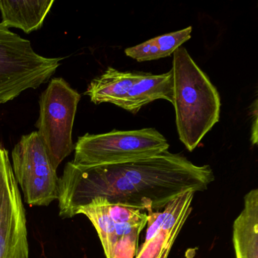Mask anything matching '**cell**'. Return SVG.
Wrapping results in <instances>:
<instances>
[{"mask_svg": "<svg viewBox=\"0 0 258 258\" xmlns=\"http://www.w3.org/2000/svg\"><path fill=\"white\" fill-rule=\"evenodd\" d=\"M215 179L208 164H193L169 151L119 164L80 166L68 163L58 183V208L62 218L102 198L146 213L158 212L187 191H205Z\"/></svg>", "mask_w": 258, "mask_h": 258, "instance_id": "1", "label": "cell"}, {"mask_svg": "<svg viewBox=\"0 0 258 258\" xmlns=\"http://www.w3.org/2000/svg\"><path fill=\"white\" fill-rule=\"evenodd\" d=\"M173 96L179 140L192 152L220 120L221 101L217 88L192 59L179 47L173 52Z\"/></svg>", "mask_w": 258, "mask_h": 258, "instance_id": "2", "label": "cell"}, {"mask_svg": "<svg viewBox=\"0 0 258 258\" xmlns=\"http://www.w3.org/2000/svg\"><path fill=\"white\" fill-rule=\"evenodd\" d=\"M61 60L39 55L29 40L0 24V104L47 82Z\"/></svg>", "mask_w": 258, "mask_h": 258, "instance_id": "3", "label": "cell"}, {"mask_svg": "<svg viewBox=\"0 0 258 258\" xmlns=\"http://www.w3.org/2000/svg\"><path fill=\"white\" fill-rule=\"evenodd\" d=\"M167 139L155 128L87 134L75 147L74 164L97 166L149 158L168 151Z\"/></svg>", "mask_w": 258, "mask_h": 258, "instance_id": "4", "label": "cell"}, {"mask_svg": "<svg viewBox=\"0 0 258 258\" xmlns=\"http://www.w3.org/2000/svg\"><path fill=\"white\" fill-rule=\"evenodd\" d=\"M81 95L62 78H55L40 98L39 136L55 168L74 150L72 130Z\"/></svg>", "mask_w": 258, "mask_h": 258, "instance_id": "5", "label": "cell"}, {"mask_svg": "<svg viewBox=\"0 0 258 258\" xmlns=\"http://www.w3.org/2000/svg\"><path fill=\"white\" fill-rule=\"evenodd\" d=\"M13 173L30 206H48L58 198L59 177L37 131L22 136L13 149Z\"/></svg>", "mask_w": 258, "mask_h": 258, "instance_id": "6", "label": "cell"}, {"mask_svg": "<svg viewBox=\"0 0 258 258\" xmlns=\"http://www.w3.org/2000/svg\"><path fill=\"white\" fill-rule=\"evenodd\" d=\"M0 258H29L26 212L4 147L0 150Z\"/></svg>", "mask_w": 258, "mask_h": 258, "instance_id": "7", "label": "cell"}, {"mask_svg": "<svg viewBox=\"0 0 258 258\" xmlns=\"http://www.w3.org/2000/svg\"><path fill=\"white\" fill-rule=\"evenodd\" d=\"M109 211L117 238L115 258H134L137 253L139 236L147 225V213L111 203Z\"/></svg>", "mask_w": 258, "mask_h": 258, "instance_id": "8", "label": "cell"}, {"mask_svg": "<svg viewBox=\"0 0 258 258\" xmlns=\"http://www.w3.org/2000/svg\"><path fill=\"white\" fill-rule=\"evenodd\" d=\"M232 241L236 258H258V189L244 197V207L233 223Z\"/></svg>", "mask_w": 258, "mask_h": 258, "instance_id": "9", "label": "cell"}, {"mask_svg": "<svg viewBox=\"0 0 258 258\" xmlns=\"http://www.w3.org/2000/svg\"><path fill=\"white\" fill-rule=\"evenodd\" d=\"M173 96L172 70L161 75L142 72L125 98L121 108L135 114L143 106L158 99H164L172 104Z\"/></svg>", "mask_w": 258, "mask_h": 258, "instance_id": "10", "label": "cell"}, {"mask_svg": "<svg viewBox=\"0 0 258 258\" xmlns=\"http://www.w3.org/2000/svg\"><path fill=\"white\" fill-rule=\"evenodd\" d=\"M142 72H120L109 67L90 83L85 95L93 103H111L121 108L125 98Z\"/></svg>", "mask_w": 258, "mask_h": 258, "instance_id": "11", "label": "cell"}, {"mask_svg": "<svg viewBox=\"0 0 258 258\" xmlns=\"http://www.w3.org/2000/svg\"><path fill=\"white\" fill-rule=\"evenodd\" d=\"M55 1H1V25L7 28H16L26 34L41 28Z\"/></svg>", "mask_w": 258, "mask_h": 258, "instance_id": "12", "label": "cell"}, {"mask_svg": "<svg viewBox=\"0 0 258 258\" xmlns=\"http://www.w3.org/2000/svg\"><path fill=\"white\" fill-rule=\"evenodd\" d=\"M192 27L158 36L133 47L125 49L126 56L139 62L154 61L170 56L178 48L191 39Z\"/></svg>", "mask_w": 258, "mask_h": 258, "instance_id": "13", "label": "cell"}, {"mask_svg": "<svg viewBox=\"0 0 258 258\" xmlns=\"http://www.w3.org/2000/svg\"><path fill=\"white\" fill-rule=\"evenodd\" d=\"M110 203L106 199L97 198L81 207L77 212L84 214L93 223L99 235L106 258H115L116 238L114 220L110 214Z\"/></svg>", "mask_w": 258, "mask_h": 258, "instance_id": "14", "label": "cell"}, {"mask_svg": "<svg viewBox=\"0 0 258 258\" xmlns=\"http://www.w3.org/2000/svg\"><path fill=\"white\" fill-rule=\"evenodd\" d=\"M194 195L193 191H187L170 202L162 211L147 213V230L144 242L156 236L160 231L170 230L181 220L188 218Z\"/></svg>", "mask_w": 258, "mask_h": 258, "instance_id": "15", "label": "cell"}, {"mask_svg": "<svg viewBox=\"0 0 258 258\" xmlns=\"http://www.w3.org/2000/svg\"><path fill=\"white\" fill-rule=\"evenodd\" d=\"M173 243H174L173 240H169L167 244L164 246V248L161 250L158 258H168L170 250H171L172 247H173Z\"/></svg>", "mask_w": 258, "mask_h": 258, "instance_id": "16", "label": "cell"}, {"mask_svg": "<svg viewBox=\"0 0 258 258\" xmlns=\"http://www.w3.org/2000/svg\"><path fill=\"white\" fill-rule=\"evenodd\" d=\"M4 147V146H2V145L0 144V150L2 149V148Z\"/></svg>", "mask_w": 258, "mask_h": 258, "instance_id": "17", "label": "cell"}]
</instances>
